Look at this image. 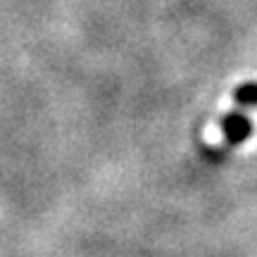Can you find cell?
<instances>
[{
    "label": "cell",
    "instance_id": "obj_2",
    "mask_svg": "<svg viewBox=\"0 0 257 257\" xmlns=\"http://www.w3.org/2000/svg\"><path fill=\"white\" fill-rule=\"evenodd\" d=\"M233 102L240 107H257V81L240 83L233 91Z\"/></svg>",
    "mask_w": 257,
    "mask_h": 257
},
{
    "label": "cell",
    "instance_id": "obj_1",
    "mask_svg": "<svg viewBox=\"0 0 257 257\" xmlns=\"http://www.w3.org/2000/svg\"><path fill=\"white\" fill-rule=\"evenodd\" d=\"M219 128L224 134V143H229V146H240L243 141H248L252 136V121L240 110L224 114L219 121Z\"/></svg>",
    "mask_w": 257,
    "mask_h": 257
}]
</instances>
